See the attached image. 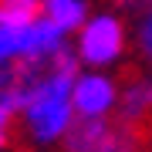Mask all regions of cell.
Masks as SVG:
<instances>
[{
  "instance_id": "obj_1",
  "label": "cell",
  "mask_w": 152,
  "mask_h": 152,
  "mask_svg": "<svg viewBox=\"0 0 152 152\" xmlns=\"http://www.w3.org/2000/svg\"><path fill=\"white\" fill-rule=\"evenodd\" d=\"M125 48H129V31L118 14H95L78 27L75 54L88 68H112L115 61H122Z\"/></svg>"
},
{
  "instance_id": "obj_2",
  "label": "cell",
  "mask_w": 152,
  "mask_h": 152,
  "mask_svg": "<svg viewBox=\"0 0 152 152\" xmlns=\"http://www.w3.org/2000/svg\"><path fill=\"white\" fill-rule=\"evenodd\" d=\"M118 95L122 85L115 81L112 75H102L98 68L91 71H78L75 85H71V105H75L78 118H105L118 108Z\"/></svg>"
},
{
  "instance_id": "obj_3",
  "label": "cell",
  "mask_w": 152,
  "mask_h": 152,
  "mask_svg": "<svg viewBox=\"0 0 152 152\" xmlns=\"http://www.w3.org/2000/svg\"><path fill=\"white\" fill-rule=\"evenodd\" d=\"M112 118H75L64 132V152H105L112 139Z\"/></svg>"
},
{
  "instance_id": "obj_4",
  "label": "cell",
  "mask_w": 152,
  "mask_h": 152,
  "mask_svg": "<svg viewBox=\"0 0 152 152\" xmlns=\"http://www.w3.org/2000/svg\"><path fill=\"white\" fill-rule=\"evenodd\" d=\"M118 118L125 122H135V125H145V118L152 115V78H132L129 85H122V95H118Z\"/></svg>"
},
{
  "instance_id": "obj_5",
  "label": "cell",
  "mask_w": 152,
  "mask_h": 152,
  "mask_svg": "<svg viewBox=\"0 0 152 152\" xmlns=\"http://www.w3.org/2000/svg\"><path fill=\"white\" fill-rule=\"evenodd\" d=\"M41 14L71 34L88 20V0H41Z\"/></svg>"
},
{
  "instance_id": "obj_6",
  "label": "cell",
  "mask_w": 152,
  "mask_h": 152,
  "mask_svg": "<svg viewBox=\"0 0 152 152\" xmlns=\"http://www.w3.org/2000/svg\"><path fill=\"white\" fill-rule=\"evenodd\" d=\"M142 145H145V132H142V125L125 122V118H115L112 139H108V149H105V152H142Z\"/></svg>"
},
{
  "instance_id": "obj_7",
  "label": "cell",
  "mask_w": 152,
  "mask_h": 152,
  "mask_svg": "<svg viewBox=\"0 0 152 152\" xmlns=\"http://www.w3.org/2000/svg\"><path fill=\"white\" fill-rule=\"evenodd\" d=\"M20 27L24 20H10V17L0 20V64H7L20 54Z\"/></svg>"
},
{
  "instance_id": "obj_8",
  "label": "cell",
  "mask_w": 152,
  "mask_h": 152,
  "mask_svg": "<svg viewBox=\"0 0 152 152\" xmlns=\"http://www.w3.org/2000/svg\"><path fill=\"white\" fill-rule=\"evenodd\" d=\"M0 14L10 20H31L41 14V0H0Z\"/></svg>"
},
{
  "instance_id": "obj_9",
  "label": "cell",
  "mask_w": 152,
  "mask_h": 152,
  "mask_svg": "<svg viewBox=\"0 0 152 152\" xmlns=\"http://www.w3.org/2000/svg\"><path fill=\"white\" fill-rule=\"evenodd\" d=\"M139 51L145 54V61H149V68H152V7H145L142 10V20H139Z\"/></svg>"
},
{
  "instance_id": "obj_10",
  "label": "cell",
  "mask_w": 152,
  "mask_h": 152,
  "mask_svg": "<svg viewBox=\"0 0 152 152\" xmlns=\"http://www.w3.org/2000/svg\"><path fill=\"white\" fill-rule=\"evenodd\" d=\"M14 108L10 105H0V152L7 149V142H10V129H14Z\"/></svg>"
},
{
  "instance_id": "obj_11",
  "label": "cell",
  "mask_w": 152,
  "mask_h": 152,
  "mask_svg": "<svg viewBox=\"0 0 152 152\" xmlns=\"http://www.w3.org/2000/svg\"><path fill=\"white\" fill-rule=\"evenodd\" d=\"M122 4L129 7V10H139V14H142L145 7H152V0H122Z\"/></svg>"
},
{
  "instance_id": "obj_12",
  "label": "cell",
  "mask_w": 152,
  "mask_h": 152,
  "mask_svg": "<svg viewBox=\"0 0 152 152\" xmlns=\"http://www.w3.org/2000/svg\"><path fill=\"white\" fill-rule=\"evenodd\" d=\"M0 20H4V14H0Z\"/></svg>"
}]
</instances>
